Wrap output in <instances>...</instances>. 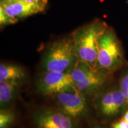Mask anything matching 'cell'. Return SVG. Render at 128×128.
I'll return each mask as SVG.
<instances>
[{"label": "cell", "mask_w": 128, "mask_h": 128, "mask_svg": "<svg viewBox=\"0 0 128 128\" xmlns=\"http://www.w3.org/2000/svg\"><path fill=\"white\" fill-rule=\"evenodd\" d=\"M46 6L33 4L23 0H1L0 7L16 23L19 20L43 12Z\"/></svg>", "instance_id": "cell-7"}, {"label": "cell", "mask_w": 128, "mask_h": 128, "mask_svg": "<svg viewBox=\"0 0 128 128\" xmlns=\"http://www.w3.org/2000/svg\"><path fill=\"white\" fill-rule=\"evenodd\" d=\"M94 128H102V127H99V126H96V127Z\"/></svg>", "instance_id": "cell-19"}, {"label": "cell", "mask_w": 128, "mask_h": 128, "mask_svg": "<svg viewBox=\"0 0 128 128\" xmlns=\"http://www.w3.org/2000/svg\"><path fill=\"white\" fill-rule=\"evenodd\" d=\"M107 77L106 72L97 70L87 79L76 83V88L84 94L92 93L102 87L106 81Z\"/></svg>", "instance_id": "cell-9"}, {"label": "cell", "mask_w": 128, "mask_h": 128, "mask_svg": "<svg viewBox=\"0 0 128 128\" xmlns=\"http://www.w3.org/2000/svg\"><path fill=\"white\" fill-rule=\"evenodd\" d=\"M96 70L88 64L78 60L76 64L70 71L72 78L75 84L80 82L92 74Z\"/></svg>", "instance_id": "cell-12"}, {"label": "cell", "mask_w": 128, "mask_h": 128, "mask_svg": "<svg viewBox=\"0 0 128 128\" xmlns=\"http://www.w3.org/2000/svg\"><path fill=\"white\" fill-rule=\"evenodd\" d=\"M120 89L128 104V72L124 74L120 81Z\"/></svg>", "instance_id": "cell-14"}, {"label": "cell", "mask_w": 128, "mask_h": 128, "mask_svg": "<svg viewBox=\"0 0 128 128\" xmlns=\"http://www.w3.org/2000/svg\"><path fill=\"white\" fill-rule=\"evenodd\" d=\"M112 128H128V123L122 119L113 123L112 125Z\"/></svg>", "instance_id": "cell-16"}, {"label": "cell", "mask_w": 128, "mask_h": 128, "mask_svg": "<svg viewBox=\"0 0 128 128\" xmlns=\"http://www.w3.org/2000/svg\"><path fill=\"white\" fill-rule=\"evenodd\" d=\"M55 96L60 111L72 119L81 118L87 111L86 97L78 90L63 92Z\"/></svg>", "instance_id": "cell-5"}, {"label": "cell", "mask_w": 128, "mask_h": 128, "mask_svg": "<svg viewBox=\"0 0 128 128\" xmlns=\"http://www.w3.org/2000/svg\"><path fill=\"white\" fill-rule=\"evenodd\" d=\"M128 104L120 88L108 91L101 96L98 107L104 116H113L119 113Z\"/></svg>", "instance_id": "cell-8"}, {"label": "cell", "mask_w": 128, "mask_h": 128, "mask_svg": "<svg viewBox=\"0 0 128 128\" xmlns=\"http://www.w3.org/2000/svg\"><path fill=\"white\" fill-rule=\"evenodd\" d=\"M39 92L46 96L56 95L65 92L77 90L70 71H45L38 81Z\"/></svg>", "instance_id": "cell-4"}, {"label": "cell", "mask_w": 128, "mask_h": 128, "mask_svg": "<svg viewBox=\"0 0 128 128\" xmlns=\"http://www.w3.org/2000/svg\"><path fill=\"white\" fill-rule=\"evenodd\" d=\"M14 23H16V22L7 15L2 8L0 7V24L1 26Z\"/></svg>", "instance_id": "cell-15"}, {"label": "cell", "mask_w": 128, "mask_h": 128, "mask_svg": "<svg viewBox=\"0 0 128 128\" xmlns=\"http://www.w3.org/2000/svg\"><path fill=\"white\" fill-rule=\"evenodd\" d=\"M108 28L104 22L95 20L81 27L72 35L75 50L79 61L97 69L98 41Z\"/></svg>", "instance_id": "cell-1"}, {"label": "cell", "mask_w": 128, "mask_h": 128, "mask_svg": "<svg viewBox=\"0 0 128 128\" xmlns=\"http://www.w3.org/2000/svg\"><path fill=\"white\" fill-rule=\"evenodd\" d=\"M124 62L120 42L113 30L108 27L98 41L97 69L112 72L120 68Z\"/></svg>", "instance_id": "cell-3"}, {"label": "cell", "mask_w": 128, "mask_h": 128, "mask_svg": "<svg viewBox=\"0 0 128 128\" xmlns=\"http://www.w3.org/2000/svg\"><path fill=\"white\" fill-rule=\"evenodd\" d=\"M23 1L29 3L44 5V6H46L48 2V0H23Z\"/></svg>", "instance_id": "cell-17"}, {"label": "cell", "mask_w": 128, "mask_h": 128, "mask_svg": "<svg viewBox=\"0 0 128 128\" xmlns=\"http://www.w3.org/2000/svg\"><path fill=\"white\" fill-rule=\"evenodd\" d=\"M72 36L53 42L46 50L42 64L45 71L65 72L71 71L78 62Z\"/></svg>", "instance_id": "cell-2"}, {"label": "cell", "mask_w": 128, "mask_h": 128, "mask_svg": "<svg viewBox=\"0 0 128 128\" xmlns=\"http://www.w3.org/2000/svg\"><path fill=\"white\" fill-rule=\"evenodd\" d=\"M15 120V115L12 111L1 109L0 112V128H8Z\"/></svg>", "instance_id": "cell-13"}, {"label": "cell", "mask_w": 128, "mask_h": 128, "mask_svg": "<svg viewBox=\"0 0 128 128\" xmlns=\"http://www.w3.org/2000/svg\"><path fill=\"white\" fill-rule=\"evenodd\" d=\"M25 77V72L22 67L11 64L0 65V81H21Z\"/></svg>", "instance_id": "cell-10"}, {"label": "cell", "mask_w": 128, "mask_h": 128, "mask_svg": "<svg viewBox=\"0 0 128 128\" xmlns=\"http://www.w3.org/2000/svg\"><path fill=\"white\" fill-rule=\"evenodd\" d=\"M34 128H76L71 117L60 110L44 109L34 115Z\"/></svg>", "instance_id": "cell-6"}, {"label": "cell", "mask_w": 128, "mask_h": 128, "mask_svg": "<svg viewBox=\"0 0 128 128\" xmlns=\"http://www.w3.org/2000/svg\"><path fill=\"white\" fill-rule=\"evenodd\" d=\"M122 119H124V121H126V122L128 123V110H127V111L125 112V113H124V117H123Z\"/></svg>", "instance_id": "cell-18"}, {"label": "cell", "mask_w": 128, "mask_h": 128, "mask_svg": "<svg viewBox=\"0 0 128 128\" xmlns=\"http://www.w3.org/2000/svg\"><path fill=\"white\" fill-rule=\"evenodd\" d=\"M20 81H0V103L4 105L15 97L20 88Z\"/></svg>", "instance_id": "cell-11"}]
</instances>
